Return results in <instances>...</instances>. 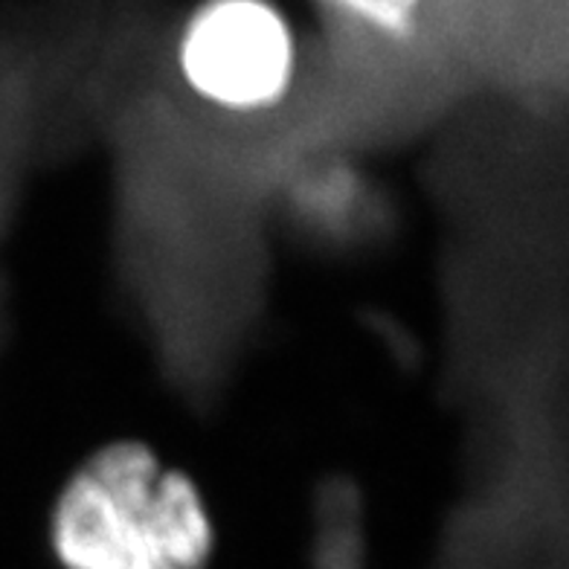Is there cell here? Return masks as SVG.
Here are the masks:
<instances>
[{
	"mask_svg": "<svg viewBox=\"0 0 569 569\" xmlns=\"http://www.w3.org/2000/svg\"><path fill=\"white\" fill-rule=\"evenodd\" d=\"M61 569H207L216 517L192 473L140 439L90 450L47 517Z\"/></svg>",
	"mask_w": 569,
	"mask_h": 569,
	"instance_id": "obj_1",
	"label": "cell"
},
{
	"mask_svg": "<svg viewBox=\"0 0 569 569\" xmlns=\"http://www.w3.org/2000/svg\"><path fill=\"white\" fill-rule=\"evenodd\" d=\"M322 16L343 30L381 41H401L419 30L430 0H311Z\"/></svg>",
	"mask_w": 569,
	"mask_h": 569,
	"instance_id": "obj_3",
	"label": "cell"
},
{
	"mask_svg": "<svg viewBox=\"0 0 569 569\" xmlns=\"http://www.w3.org/2000/svg\"><path fill=\"white\" fill-rule=\"evenodd\" d=\"M172 56L183 88L232 117L284 106L302 61L282 0H196L180 18Z\"/></svg>",
	"mask_w": 569,
	"mask_h": 569,
	"instance_id": "obj_2",
	"label": "cell"
}]
</instances>
